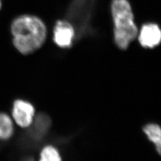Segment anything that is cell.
<instances>
[{
  "instance_id": "1",
  "label": "cell",
  "mask_w": 161,
  "mask_h": 161,
  "mask_svg": "<svg viewBox=\"0 0 161 161\" xmlns=\"http://www.w3.org/2000/svg\"><path fill=\"white\" fill-rule=\"evenodd\" d=\"M11 32L14 46L25 55L40 49L46 40V25L39 17L32 15L16 18L11 25Z\"/></svg>"
},
{
  "instance_id": "2",
  "label": "cell",
  "mask_w": 161,
  "mask_h": 161,
  "mask_svg": "<svg viewBox=\"0 0 161 161\" xmlns=\"http://www.w3.org/2000/svg\"><path fill=\"white\" fill-rule=\"evenodd\" d=\"M110 8L115 44L119 48L125 49L137 39L139 31L131 7L128 0H112Z\"/></svg>"
},
{
  "instance_id": "3",
  "label": "cell",
  "mask_w": 161,
  "mask_h": 161,
  "mask_svg": "<svg viewBox=\"0 0 161 161\" xmlns=\"http://www.w3.org/2000/svg\"><path fill=\"white\" fill-rule=\"evenodd\" d=\"M52 127L50 117L45 113H40L34 117L33 122L28 127L19 140V145L23 149H36L44 142Z\"/></svg>"
},
{
  "instance_id": "4",
  "label": "cell",
  "mask_w": 161,
  "mask_h": 161,
  "mask_svg": "<svg viewBox=\"0 0 161 161\" xmlns=\"http://www.w3.org/2000/svg\"><path fill=\"white\" fill-rule=\"evenodd\" d=\"M12 115L18 125L22 128H28L34 119V107L26 100L17 99L13 104Z\"/></svg>"
},
{
  "instance_id": "5",
  "label": "cell",
  "mask_w": 161,
  "mask_h": 161,
  "mask_svg": "<svg viewBox=\"0 0 161 161\" xmlns=\"http://www.w3.org/2000/svg\"><path fill=\"white\" fill-rule=\"evenodd\" d=\"M53 39L58 46L68 48L72 46L75 41L76 31L72 24L66 20H59L54 29Z\"/></svg>"
},
{
  "instance_id": "6",
  "label": "cell",
  "mask_w": 161,
  "mask_h": 161,
  "mask_svg": "<svg viewBox=\"0 0 161 161\" xmlns=\"http://www.w3.org/2000/svg\"><path fill=\"white\" fill-rule=\"evenodd\" d=\"M137 40L143 47L153 48L161 43V29L156 23H144L139 28Z\"/></svg>"
},
{
  "instance_id": "7",
  "label": "cell",
  "mask_w": 161,
  "mask_h": 161,
  "mask_svg": "<svg viewBox=\"0 0 161 161\" xmlns=\"http://www.w3.org/2000/svg\"><path fill=\"white\" fill-rule=\"evenodd\" d=\"M143 132L153 144L156 150L161 155V127L156 124H148L143 128Z\"/></svg>"
},
{
  "instance_id": "8",
  "label": "cell",
  "mask_w": 161,
  "mask_h": 161,
  "mask_svg": "<svg viewBox=\"0 0 161 161\" xmlns=\"http://www.w3.org/2000/svg\"><path fill=\"white\" fill-rule=\"evenodd\" d=\"M13 132L14 127L10 116L5 113H0V140L9 139Z\"/></svg>"
},
{
  "instance_id": "9",
  "label": "cell",
  "mask_w": 161,
  "mask_h": 161,
  "mask_svg": "<svg viewBox=\"0 0 161 161\" xmlns=\"http://www.w3.org/2000/svg\"><path fill=\"white\" fill-rule=\"evenodd\" d=\"M39 161H62V158L55 147L48 145L41 150Z\"/></svg>"
},
{
  "instance_id": "10",
  "label": "cell",
  "mask_w": 161,
  "mask_h": 161,
  "mask_svg": "<svg viewBox=\"0 0 161 161\" xmlns=\"http://www.w3.org/2000/svg\"><path fill=\"white\" fill-rule=\"evenodd\" d=\"M21 161H35V159L32 156L25 157Z\"/></svg>"
},
{
  "instance_id": "11",
  "label": "cell",
  "mask_w": 161,
  "mask_h": 161,
  "mask_svg": "<svg viewBox=\"0 0 161 161\" xmlns=\"http://www.w3.org/2000/svg\"><path fill=\"white\" fill-rule=\"evenodd\" d=\"M1 7H2V2H1V0H0V9L1 8Z\"/></svg>"
}]
</instances>
